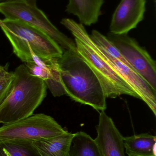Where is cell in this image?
I'll list each match as a JSON object with an SVG mask.
<instances>
[{"label":"cell","mask_w":156,"mask_h":156,"mask_svg":"<svg viewBox=\"0 0 156 156\" xmlns=\"http://www.w3.org/2000/svg\"><path fill=\"white\" fill-rule=\"evenodd\" d=\"M66 94L73 101L105 111L106 97L98 78L77 52L65 50L58 59Z\"/></svg>","instance_id":"obj_1"},{"label":"cell","mask_w":156,"mask_h":156,"mask_svg":"<svg viewBox=\"0 0 156 156\" xmlns=\"http://www.w3.org/2000/svg\"><path fill=\"white\" fill-rule=\"evenodd\" d=\"M13 84L0 105V124L13 123L31 116L45 98L43 80L32 76L25 65L16 68Z\"/></svg>","instance_id":"obj_2"},{"label":"cell","mask_w":156,"mask_h":156,"mask_svg":"<svg viewBox=\"0 0 156 156\" xmlns=\"http://www.w3.org/2000/svg\"><path fill=\"white\" fill-rule=\"evenodd\" d=\"M0 26L12 45L15 55L23 62L32 61L34 54L45 61L61 57L64 50L39 29L18 20L5 19Z\"/></svg>","instance_id":"obj_3"},{"label":"cell","mask_w":156,"mask_h":156,"mask_svg":"<svg viewBox=\"0 0 156 156\" xmlns=\"http://www.w3.org/2000/svg\"><path fill=\"white\" fill-rule=\"evenodd\" d=\"M68 29L74 37L91 47L120 76L125 80L156 115V91L154 90L134 69L122 62L109 55L92 40L84 26L70 18L60 22Z\"/></svg>","instance_id":"obj_4"},{"label":"cell","mask_w":156,"mask_h":156,"mask_svg":"<svg viewBox=\"0 0 156 156\" xmlns=\"http://www.w3.org/2000/svg\"><path fill=\"white\" fill-rule=\"evenodd\" d=\"M36 3V0L0 2V12L5 19L18 20L39 29L63 50L77 52L75 41L58 30Z\"/></svg>","instance_id":"obj_5"},{"label":"cell","mask_w":156,"mask_h":156,"mask_svg":"<svg viewBox=\"0 0 156 156\" xmlns=\"http://www.w3.org/2000/svg\"><path fill=\"white\" fill-rule=\"evenodd\" d=\"M67 131L51 116L43 113L0 127V142H30L61 135Z\"/></svg>","instance_id":"obj_6"},{"label":"cell","mask_w":156,"mask_h":156,"mask_svg":"<svg viewBox=\"0 0 156 156\" xmlns=\"http://www.w3.org/2000/svg\"><path fill=\"white\" fill-rule=\"evenodd\" d=\"M77 51L100 80L106 98H115L122 94L140 99L132 87L91 47L75 37Z\"/></svg>","instance_id":"obj_7"},{"label":"cell","mask_w":156,"mask_h":156,"mask_svg":"<svg viewBox=\"0 0 156 156\" xmlns=\"http://www.w3.org/2000/svg\"><path fill=\"white\" fill-rule=\"evenodd\" d=\"M106 37L118 48L132 68L156 91V62L148 52L127 34L110 33Z\"/></svg>","instance_id":"obj_8"},{"label":"cell","mask_w":156,"mask_h":156,"mask_svg":"<svg viewBox=\"0 0 156 156\" xmlns=\"http://www.w3.org/2000/svg\"><path fill=\"white\" fill-rule=\"evenodd\" d=\"M146 0H121L115 9L110 25V33L126 34L143 21Z\"/></svg>","instance_id":"obj_9"},{"label":"cell","mask_w":156,"mask_h":156,"mask_svg":"<svg viewBox=\"0 0 156 156\" xmlns=\"http://www.w3.org/2000/svg\"><path fill=\"white\" fill-rule=\"evenodd\" d=\"M94 140L102 156H125L124 137L105 111H101Z\"/></svg>","instance_id":"obj_10"},{"label":"cell","mask_w":156,"mask_h":156,"mask_svg":"<svg viewBox=\"0 0 156 156\" xmlns=\"http://www.w3.org/2000/svg\"><path fill=\"white\" fill-rule=\"evenodd\" d=\"M104 0H69L66 12L78 17L80 23L90 26L96 23Z\"/></svg>","instance_id":"obj_11"},{"label":"cell","mask_w":156,"mask_h":156,"mask_svg":"<svg viewBox=\"0 0 156 156\" xmlns=\"http://www.w3.org/2000/svg\"><path fill=\"white\" fill-rule=\"evenodd\" d=\"M74 133H66L52 138L32 142L40 156H69Z\"/></svg>","instance_id":"obj_12"},{"label":"cell","mask_w":156,"mask_h":156,"mask_svg":"<svg viewBox=\"0 0 156 156\" xmlns=\"http://www.w3.org/2000/svg\"><path fill=\"white\" fill-rule=\"evenodd\" d=\"M125 153L128 156H156V137L142 133L124 137Z\"/></svg>","instance_id":"obj_13"},{"label":"cell","mask_w":156,"mask_h":156,"mask_svg":"<svg viewBox=\"0 0 156 156\" xmlns=\"http://www.w3.org/2000/svg\"><path fill=\"white\" fill-rule=\"evenodd\" d=\"M69 156H102L94 139L83 132L74 133Z\"/></svg>","instance_id":"obj_14"},{"label":"cell","mask_w":156,"mask_h":156,"mask_svg":"<svg viewBox=\"0 0 156 156\" xmlns=\"http://www.w3.org/2000/svg\"><path fill=\"white\" fill-rule=\"evenodd\" d=\"M0 156H40L30 142H0Z\"/></svg>","instance_id":"obj_15"},{"label":"cell","mask_w":156,"mask_h":156,"mask_svg":"<svg viewBox=\"0 0 156 156\" xmlns=\"http://www.w3.org/2000/svg\"><path fill=\"white\" fill-rule=\"evenodd\" d=\"M14 78L13 72H10L9 75L0 77V105L10 91Z\"/></svg>","instance_id":"obj_16"},{"label":"cell","mask_w":156,"mask_h":156,"mask_svg":"<svg viewBox=\"0 0 156 156\" xmlns=\"http://www.w3.org/2000/svg\"><path fill=\"white\" fill-rule=\"evenodd\" d=\"M9 73L10 72L7 71L5 67L0 65V77L5 76L9 75Z\"/></svg>","instance_id":"obj_17"},{"label":"cell","mask_w":156,"mask_h":156,"mask_svg":"<svg viewBox=\"0 0 156 156\" xmlns=\"http://www.w3.org/2000/svg\"><path fill=\"white\" fill-rule=\"evenodd\" d=\"M27 1V0H0V1H1V2H19V1Z\"/></svg>","instance_id":"obj_18"},{"label":"cell","mask_w":156,"mask_h":156,"mask_svg":"<svg viewBox=\"0 0 156 156\" xmlns=\"http://www.w3.org/2000/svg\"><path fill=\"white\" fill-rule=\"evenodd\" d=\"M2 20H1V19H0V26H2Z\"/></svg>","instance_id":"obj_19"}]
</instances>
